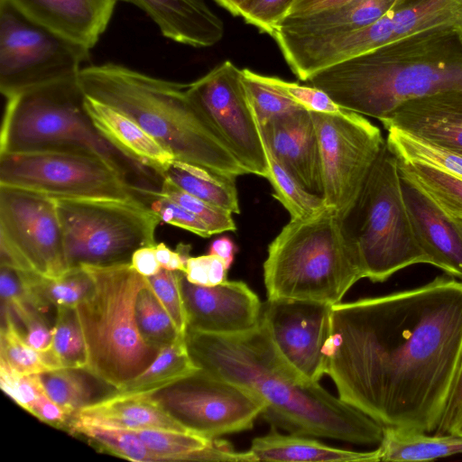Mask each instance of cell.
Segmentation results:
<instances>
[{
	"label": "cell",
	"mask_w": 462,
	"mask_h": 462,
	"mask_svg": "<svg viewBox=\"0 0 462 462\" xmlns=\"http://www.w3.org/2000/svg\"><path fill=\"white\" fill-rule=\"evenodd\" d=\"M462 351V281L331 306L325 374L338 397L383 428L430 433Z\"/></svg>",
	"instance_id": "6da1fadb"
},
{
	"label": "cell",
	"mask_w": 462,
	"mask_h": 462,
	"mask_svg": "<svg viewBox=\"0 0 462 462\" xmlns=\"http://www.w3.org/2000/svg\"><path fill=\"white\" fill-rule=\"evenodd\" d=\"M194 363L254 393L265 403L263 416L291 434L359 445L380 444L383 427L299 373L280 353L260 319L236 334L187 329Z\"/></svg>",
	"instance_id": "7a4b0ae2"
},
{
	"label": "cell",
	"mask_w": 462,
	"mask_h": 462,
	"mask_svg": "<svg viewBox=\"0 0 462 462\" xmlns=\"http://www.w3.org/2000/svg\"><path fill=\"white\" fill-rule=\"evenodd\" d=\"M307 81L340 107L382 121L408 101L462 90V30H424L323 69Z\"/></svg>",
	"instance_id": "3957f363"
},
{
	"label": "cell",
	"mask_w": 462,
	"mask_h": 462,
	"mask_svg": "<svg viewBox=\"0 0 462 462\" xmlns=\"http://www.w3.org/2000/svg\"><path fill=\"white\" fill-rule=\"evenodd\" d=\"M83 94L125 115L175 161L231 177L247 174L183 85L105 63L78 75Z\"/></svg>",
	"instance_id": "277c9868"
},
{
	"label": "cell",
	"mask_w": 462,
	"mask_h": 462,
	"mask_svg": "<svg viewBox=\"0 0 462 462\" xmlns=\"http://www.w3.org/2000/svg\"><path fill=\"white\" fill-rule=\"evenodd\" d=\"M363 278L356 248L329 207L307 218H291L270 243L263 263L267 300L333 306Z\"/></svg>",
	"instance_id": "5b68a950"
},
{
	"label": "cell",
	"mask_w": 462,
	"mask_h": 462,
	"mask_svg": "<svg viewBox=\"0 0 462 462\" xmlns=\"http://www.w3.org/2000/svg\"><path fill=\"white\" fill-rule=\"evenodd\" d=\"M80 266L93 281L92 291L76 307L88 353L86 370L117 391L160 351L143 340L136 323V300L146 277L130 262Z\"/></svg>",
	"instance_id": "8992f818"
},
{
	"label": "cell",
	"mask_w": 462,
	"mask_h": 462,
	"mask_svg": "<svg viewBox=\"0 0 462 462\" xmlns=\"http://www.w3.org/2000/svg\"><path fill=\"white\" fill-rule=\"evenodd\" d=\"M83 100L78 77L35 88L6 99L0 153L38 150L85 151L108 161L129 180L132 174L144 179L150 176L149 170L126 157L99 134L84 108Z\"/></svg>",
	"instance_id": "52a82bcc"
},
{
	"label": "cell",
	"mask_w": 462,
	"mask_h": 462,
	"mask_svg": "<svg viewBox=\"0 0 462 462\" xmlns=\"http://www.w3.org/2000/svg\"><path fill=\"white\" fill-rule=\"evenodd\" d=\"M358 254L364 278L383 282L413 264H431L414 233L397 158L386 142L349 212L341 217Z\"/></svg>",
	"instance_id": "ba28073f"
},
{
	"label": "cell",
	"mask_w": 462,
	"mask_h": 462,
	"mask_svg": "<svg viewBox=\"0 0 462 462\" xmlns=\"http://www.w3.org/2000/svg\"><path fill=\"white\" fill-rule=\"evenodd\" d=\"M52 199L70 268L131 262L135 250L156 244L161 218L141 199Z\"/></svg>",
	"instance_id": "9c48e42d"
},
{
	"label": "cell",
	"mask_w": 462,
	"mask_h": 462,
	"mask_svg": "<svg viewBox=\"0 0 462 462\" xmlns=\"http://www.w3.org/2000/svg\"><path fill=\"white\" fill-rule=\"evenodd\" d=\"M0 186L51 198L142 199L129 179L103 157L74 150L0 153Z\"/></svg>",
	"instance_id": "30bf717a"
},
{
	"label": "cell",
	"mask_w": 462,
	"mask_h": 462,
	"mask_svg": "<svg viewBox=\"0 0 462 462\" xmlns=\"http://www.w3.org/2000/svg\"><path fill=\"white\" fill-rule=\"evenodd\" d=\"M89 51L0 0V91L5 99L77 78Z\"/></svg>",
	"instance_id": "8fae6325"
},
{
	"label": "cell",
	"mask_w": 462,
	"mask_h": 462,
	"mask_svg": "<svg viewBox=\"0 0 462 462\" xmlns=\"http://www.w3.org/2000/svg\"><path fill=\"white\" fill-rule=\"evenodd\" d=\"M0 265L48 278L70 269L52 198L0 186Z\"/></svg>",
	"instance_id": "7c38bea8"
},
{
	"label": "cell",
	"mask_w": 462,
	"mask_h": 462,
	"mask_svg": "<svg viewBox=\"0 0 462 462\" xmlns=\"http://www.w3.org/2000/svg\"><path fill=\"white\" fill-rule=\"evenodd\" d=\"M151 395L188 431L210 439L251 430L265 410L254 393L201 368Z\"/></svg>",
	"instance_id": "4fadbf2b"
},
{
	"label": "cell",
	"mask_w": 462,
	"mask_h": 462,
	"mask_svg": "<svg viewBox=\"0 0 462 462\" xmlns=\"http://www.w3.org/2000/svg\"><path fill=\"white\" fill-rule=\"evenodd\" d=\"M319 139L323 199L344 217L355 205L385 140L365 116L311 112Z\"/></svg>",
	"instance_id": "5bb4252c"
},
{
	"label": "cell",
	"mask_w": 462,
	"mask_h": 462,
	"mask_svg": "<svg viewBox=\"0 0 462 462\" xmlns=\"http://www.w3.org/2000/svg\"><path fill=\"white\" fill-rule=\"evenodd\" d=\"M188 90L246 171L267 178L264 144L243 82L242 69L226 60L189 84Z\"/></svg>",
	"instance_id": "9a60e30c"
},
{
	"label": "cell",
	"mask_w": 462,
	"mask_h": 462,
	"mask_svg": "<svg viewBox=\"0 0 462 462\" xmlns=\"http://www.w3.org/2000/svg\"><path fill=\"white\" fill-rule=\"evenodd\" d=\"M331 306L292 300H267L261 320L282 356L305 378L325 374L324 346L329 335Z\"/></svg>",
	"instance_id": "2e32d148"
},
{
	"label": "cell",
	"mask_w": 462,
	"mask_h": 462,
	"mask_svg": "<svg viewBox=\"0 0 462 462\" xmlns=\"http://www.w3.org/2000/svg\"><path fill=\"white\" fill-rule=\"evenodd\" d=\"M180 289L189 329L236 334L250 330L260 322L263 305L244 282L225 281L215 286H202L189 282L181 273Z\"/></svg>",
	"instance_id": "e0dca14e"
},
{
	"label": "cell",
	"mask_w": 462,
	"mask_h": 462,
	"mask_svg": "<svg viewBox=\"0 0 462 462\" xmlns=\"http://www.w3.org/2000/svg\"><path fill=\"white\" fill-rule=\"evenodd\" d=\"M260 129L273 155L308 191L323 199L320 151L311 112L300 108L269 120Z\"/></svg>",
	"instance_id": "ac0fdd59"
},
{
	"label": "cell",
	"mask_w": 462,
	"mask_h": 462,
	"mask_svg": "<svg viewBox=\"0 0 462 462\" xmlns=\"http://www.w3.org/2000/svg\"><path fill=\"white\" fill-rule=\"evenodd\" d=\"M401 180L408 213L421 247L433 266L462 281V234L457 225L417 185L402 175Z\"/></svg>",
	"instance_id": "d6986e66"
},
{
	"label": "cell",
	"mask_w": 462,
	"mask_h": 462,
	"mask_svg": "<svg viewBox=\"0 0 462 462\" xmlns=\"http://www.w3.org/2000/svg\"><path fill=\"white\" fill-rule=\"evenodd\" d=\"M381 122L462 154V90L408 101Z\"/></svg>",
	"instance_id": "ffe728a7"
},
{
	"label": "cell",
	"mask_w": 462,
	"mask_h": 462,
	"mask_svg": "<svg viewBox=\"0 0 462 462\" xmlns=\"http://www.w3.org/2000/svg\"><path fill=\"white\" fill-rule=\"evenodd\" d=\"M32 20L91 50L106 30L117 0H9Z\"/></svg>",
	"instance_id": "44dd1931"
},
{
	"label": "cell",
	"mask_w": 462,
	"mask_h": 462,
	"mask_svg": "<svg viewBox=\"0 0 462 462\" xmlns=\"http://www.w3.org/2000/svg\"><path fill=\"white\" fill-rule=\"evenodd\" d=\"M143 10L162 34L193 47H210L224 36L222 20L204 0H117Z\"/></svg>",
	"instance_id": "7402d4cb"
},
{
	"label": "cell",
	"mask_w": 462,
	"mask_h": 462,
	"mask_svg": "<svg viewBox=\"0 0 462 462\" xmlns=\"http://www.w3.org/2000/svg\"><path fill=\"white\" fill-rule=\"evenodd\" d=\"M83 105L103 137L126 157L162 178L174 161L170 152L134 121L113 107L85 95Z\"/></svg>",
	"instance_id": "603a6c76"
},
{
	"label": "cell",
	"mask_w": 462,
	"mask_h": 462,
	"mask_svg": "<svg viewBox=\"0 0 462 462\" xmlns=\"http://www.w3.org/2000/svg\"><path fill=\"white\" fill-rule=\"evenodd\" d=\"M72 420L124 430L159 429L189 432L151 393L115 392L83 407Z\"/></svg>",
	"instance_id": "cb8c5ba5"
},
{
	"label": "cell",
	"mask_w": 462,
	"mask_h": 462,
	"mask_svg": "<svg viewBox=\"0 0 462 462\" xmlns=\"http://www.w3.org/2000/svg\"><path fill=\"white\" fill-rule=\"evenodd\" d=\"M248 454L252 461L377 462L380 450L355 451L328 446L309 436L283 435L275 430L253 439Z\"/></svg>",
	"instance_id": "d4e9b609"
},
{
	"label": "cell",
	"mask_w": 462,
	"mask_h": 462,
	"mask_svg": "<svg viewBox=\"0 0 462 462\" xmlns=\"http://www.w3.org/2000/svg\"><path fill=\"white\" fill-rule=\"evenodd\" d=\"M397 1L351 0L314 14L285 17L275 30L305 36H326L354 31L381 19Z\"/></svg>",
	"instance_id": "484cf974"
},
{
	"label": "cell",
	"mask_w": 462,
	"mask_h": 462,
	"mask_svg": "<svg viewBox=\"0 0 462 462\" xmlns=\"http://www.w3.org/2000/svg\"><path fill=\"white\" fill-rule=\"evenodd\" d=\"M380 461H430L462 453V436L383 428Z\"/></svg>",
	"instance_id": "4316f807"
},
{
	"label": "cell",
	"mask_w": 462,
	"mask_h": 462,
	"mask_svg": "<svg viewBox=\"0 0 462 462\" xmlns=\"http://www.w3.org/2000/svg\"><path fill=\"white\" fill-rule=\"evenodd\" d=\"M18 273L28 301L42 313L51 306L77 307L93 288L90 275L81 266L71 267L57 278L44 277L34 272Z\"/></svg>",
	"instance_id": "83f0119b"
},
{
	"label": "cell",
	"mask_w": 462,
	"mask_h": 462,
	"mask_svg": "<svg viewBox=\"0 0 462 462\" xmlns=\"http://www.w3.org/2000/svg\"><path fill=\"white\" fill-rule=\"evenodd\" d=\"M199 367L192 360L183 336L162 347L149 366L116 392L151 393L168 386Z\"/></svg>",
	"instance_id": "f1b7e54d"
},
{
	"label": "cell",
	"mask_w": 462,
	"mask_h": 462,
	"mask_svg": "<svg viewBox=\"0 0 462 462\" xmlns=\"http://www.w3.org/2000/svg\"><path fill=\"white\" fill-rule=\"evenodd\" d=\"M164 176L187 192L208 203L232 214L240 213L236 179L234 178L175 160L162 178Z\"/></svg>",
	"instance_id": "f546056e"
},
{
	"label": "cell",
	"mask_w": 462,
	"mask_h": 462,
	"mask_svg": "<svg viewBox=\"0 0 462 462\" xmlns=\"http://www.w3.org/2000/svg\"><path fill=\"white\" fill-rule=\"evenodd\" d=\"M0 365L23 374H41L62 368L53 349L42 352L30 346L11 312L1 308Z\"/></svg>",
	"instance_id": "4dcf8cb0"
},
{
	"label": "cell",
	"mask_w": 462,
	"mask_h": 462,
	"mask_svg": "<svg viewBox=\"0 0 462 462\" xmlns=\"http://www.w3.org/2000/svg\"><path fill=\"white\" fill-rule=\"evenodd\" d=\"M386 144L398 161L420 163L462 179V154L397 128H387Z\"/></svg>",
	"instance_id": "1f68e13d"
},
{
	"label": "cell",
	"mask_w": 462,
	"mask_h": 462,
	"mask_svg": "<svg viewBox=\"0 0 462 462\" xmlns=\"http://www.w3.org/2000/svg\"><path fill=\"white\" fill-rule=\"evenodd\" d=\"M398 165L400 174L422 189L448 216L462 219V179L424 164L398 161Z\"/></svg>",
	"instance_id": "d6a6232c"
},
{
	"label": "cell",
	"mask_w": 462,
	"mask_h": 462,
	"mask_svg": "<svg viewBox=\"0 0 462 462\" xmlns=\"http://www.w3.org/2000/svg\"><path fill=\"white\" fill-rule=\"evenodd\" d=\"M264 149L268 163L266 179L273 188V196L288 210L291 218H307L322 211L327 207L325 200L308 191L265 145Z\"/></svg>",
	"instance_id": "836d02e7"
},
{
	"label": "cell",
	"mask_w": 462,
	"mask_h": 462,
	"mask_svg": "<svg viewBox=\"0 0 462 462\" xmlns=\"http://www.w3.org/2000/svg\"><path fill=\"white\" fill-rule=\"evenodd\" d=\"M69 429L116 457L135 462L162 461L158 455L151 451L129 430L99 426L77 420H71Z\"/></svg>",
	"instance_id": "e575fe53"
},
{
	"label": "cell",
	"mask_w": 462,
	"mask_h": 462,
	"mask_svg": "<svg viewBox=\"0 0 462 462\" xmlns=\"http://www.w3.org/2000/svg\"><path fill=\"white\" fill-rule=\"evenodd\" d=\"M82 369L60 368L40 374L48 396L73 418L83 407L97 402L96 390Z\"/></svg>",
	"instance_id": "d590c367"
},
{
	"label": "cell",
	"mask_w": 462,
	"mask_h": 462,
	"mask_svg": "<svg viewBox=\"0 0 462 462\" xmlns=\"http://www.w3.org/2000/svg\"><path fill=\"white\" fill-rule=\"evenodd\" d=\"M52 339L53 351L62 368L86 370L88 353L76 307L56 308Z\"/></svg>",
	"instance_id": "8d00e7d4"
},
{
	"label": "cell",
	"mask_w": 462,
	"mask_h": 462,
	"mask_svg": "<svg viewBox=\"0 0 462 462\" xmlns=\"http://www.w3.org/2000/svg\"><path fill=\"white\" fill-rule=\"evenodd\" d=\"M135 318L139 332L143 340L159 350L172 343L178 336H180L178 334L170 315L152 291L148 282L138 294Z\"/></svg>",
	"instance_id": "74e56055"
},
{
	"label": "cell",
	"mask_w": 462,
	"mask_h": 462,
	"mask_svg": "<svg viewBox=\"0 0 462 462\" xmlns=\"http://www.w3.org/2000/svg\"><path fill=\"white\" fill-rule=\"evenodd\" d=\"M162 461H192L194 453L208 447L212 439L180 430L139 429L129 430Z\"/></svg>",
	"instance_id": "f35d334b"
},
{
	"label": "cell",
	"mask_w": 462,
	"mask_h": 462,
	"mask_svg": "<svg viewBox=\"0 0 462 462\" xmlns=\"http://www.w3.org/2000/svg\"><path fill=\"white\" fill-rule=\"evenodd\" d=\"M242 76L248 99L259 125H263L274 117L302 108L272 84L267 76L248 69H242Z\"/></svg>",
	"instance_id": "ab89813d"
},
{
	"label": "cell",
	"mask_w": 462,
	"mask_h": 462,
	"mask_svg": "<svg viewBox=\"0 0 462 462\" xmlns=\"http://www.w3.org/2000/svg\"><path fill=\"white\" fill-rule=\"evenodd\" d=\"M157 191L199 217L213 235L236 229L231 212L187 192L168 177L162 178Z\"/></svg>",
	"instance_id": "60d3db41"
},
{
	"label": "cell",
	"mask_w": 462,
	"mask_h": 462,
	"mask_svg": "<svg viewBox=\"0 0 462 462\" xmlns=\"http://www.w3.org/2000/svg\"><path fill=\"white\" fill-rule=\"evenodd\" d=\"M181 273L162 268L156 274L146 279L156 298L170 315L178 334L185 337L188 319L180 289Z\"/></svg>",
	"instance_id": "b9f144b4"
},
{
	"label": "cell",
	"mask_w": 462,
	"mask_h": 462,
	"mask_svg": "<svg viewBox=\"0 0 462 462\" xmlns=\"http://www.w3.org/2000/svg\"><path fill=\"white\" fill-rule=\"evenodd\" d=\"M139 195L161 218V220L188 230L201 237H210L213 234L208 226L195 214L175 201L161 196L152 189H140Z\"/></svg>",
	"instance_id": "7bdbcfd3"
},
{
	"label": "cell",
	"mask_w": 462,
	"mask_h": 462,
	"mask_svg": "<svg viewBox=\"0 0 462 462\" xmlns=\"http://www.w3.org/2000/svg\"><path fill=\"white\" fill-rule=\"evenodd\" d=\"M0 386L16 404L32 413V408L45 393L40 374H23L0 365Z\"/></svg>",
	"instance_id": "ee69618b"
},
{
	"label": "cell",
	"mask_w": 462,
	"mask_h": 462,
	"mask_svg": "<svg viewBox=\"0 0 462 462\" xmlns=\"http://www.w3.org/2000/svg\"><path fill=\"white\" fill-rule=\"evenodd\" d=\"M268 80L302 108L314 113L337 114L344 110L325 91L267 76Z\"/></svg>",
	"instance_id": "f6af8a7d"
},
{
	"label": "cell",
	"mask_w": 462,
	"mask_h": 462,
	"mask_svg": "<svg viewBox=\"0 0 462 462\" xmlns=\"http://www.w3.org/2000/svg\"><path fill=\"white\" fill-rule=\"evenodd\" d=\"M293 0H247L240 8L239 16L262 32L271 36L287 15Z\"/></svg>",
	"instance_id": "bcb514c9"
},
{
	"label": "cell",
	"mask_w": 462,
	"mask_h": 462,
	"mask_svg": "<svg viewBox=\"0 0 462 462\" xmlns=\"http://www.w3.org/2000/svg\"><path fill=\"white\" fill-rule=\"evenodd\" d=\"M228 267L215 254L189 256L184 272L186 279L194 284L215 286L226 281Z\"/></svg>",
	"instance_id": "7dc6e473"
},
{
	"label": "cell",
	"mask_w": 462,
	"mask_h": 462,
	"mask_svg": "<svg viewBox=\"0 0 462 462\" xmlns=\"http://www.w3.org/2000/svg\"><path fill=\"white\" fill-rule=\"evenodd\" d=\"M16 326L23 327L22 334L24 341L32 347L42 352L52 350V328H49L43 313L30 308L14 319Z\"/></svg>",
	"instance_id": "c3c4849f"
},
{
	"label": "cell",
	"mask_w": 462,
	"mask_h": 462,
	"mask_svg": "<svg viewBox=\"0 0 462 462\" xmlns=\"http://www.w3.org/2000/svg\"><path fill=\"white\" fill-rule=\"evenodd\" d=\"M462 409V351L451 383L447 403L435 434H448Z\"/></svg>",
	"instance_id": "681fc988"
},
{
	"label": "cell",
	"mask_w": 462,
	"mask_h": 462,
	"mask_svg": "<svg viewBox=\"0 0 462 462\" xmlns=\"http://www.w3.org/2000/svg\"><path fill=\"white\" fill-rule=\"evenodd\" d=\"M40 420L57 428L69 426L73 417L61 406L53 402L48 394L42 393L37 399L32 413Z\"/></svg>",
	"instance_id": "f907efd6"
},
{
	"label": "cell",
	"mask_w": 462,
	"mask_h": 462,
	"mask_svg": "<svg viewBox=\"0 0 462 462\" xmlns=\"http://www.w3.org/2000/svg\"><path fill=\"white\" fill-rule=\"evenodd\" d=\"M154 245L138 248L134 252L131 258L132 267L144 277L152 276L162 269L156 258Z\"/></svg>",
	"instance_id": "816d5d0a"
},
{
	"label": "cell",
	"mask_w": 462,
	"mask_h": 462,
	"mask_svg": "<svg viewBox=\"0 0 462 462\" xmlns=\"http://www.w3.org/2000/svg\"><path fill=\"white\" fill-rule=\"evenodd\" d=\"M349 1L351 0H293L292 5L285 17L314 14L344 5Z\"/></svg>",
	"instance_id": "f5cc1de1"
},
{
	"label": "cell",
	"mask_w": 462,
	"mask_h": 462,
	"mask_svg": "<svg viewBox=\"0 0 462 462\" xmlns=\"http://www.w3.org/2000/svg\"><path fill=\"white\" fill-rule=\"evenodd\" d=\"M221 258L228 268L234 262L236 254V245L234 242L226 236L219 237L213 241L209 247V253Z\"/></svg>",
	"instance_id": "db71d44e"
},
{
	"label": "cell",
	"mask_w": 462,
	"mask_h": 462,
	"mask_svg": "<svg viewBox=\"0 0 462 462\" xmlns=\"http://www.w3.org/2000/svg\"><path fill=\"white\" fill-rule=\"evenodd\" d=\"M156 258L162 268L168 269L174 251L171 250L164 243L154 245Z\"/></svg>",
	"instance_id": "11a10c76"
},
{
	"label": "cell",
	"mask_w": 462,
	"mask_h": 462,
	"mask_svg": "<svg viewBox=\"0 0 462 462\" xmlns=\"http://www.w3.org/2000/svg\"><path fill=\"white\" fill-rule=\"evenodd\" d=\"M218 5L228 10L233 15L239 16L241 6L247 0H215Z\"/></svg>",
	"instance_id": "9f6ffc18"
},
{
	"label": "cell",
	"mask_w": 462,
	"mask_h": 462,
	"mask_svg": "<svg viewBox=\"0 0 462 462\" xmlns=\"http://www.w3.org/2000/svg\"><path fill=\"white\" fill-rule=\"evenodd\" d=\"M424 0H398L393 8H406L417 5Z\"/></svg>",
	"instance_id": "6f0895ef"
},
{
	"label": "cell",
	"mask_w": 462,
	"mask_h": 462,
	"mask_svg": "<svg viewBox=\"0 0 462 462\" xmlns=\"http://www.w3.org/2000/svg\"><path fill=\"white\" fill-rule=\"evenodd\" d=\"M449 433L462 436V409L457 418L454 427Z\"/></svg>",
	"instance_id": "680465c9"
},
{
	"label": "cell",
	"mask_w": 462,
	"mask_h": 462,
	"mask_svg": "<svg viewBox=\"0 0 462 462\" xmlns=\"http://www.w3.org/2000/svg\"><path fill=\"white\" fill-rule=\"evenodd\" d=\"M452 219H454V218H452ZM454 221L457 225V226L462 234V219H454Z\"/></svg>",
	"instance_id": "91938a15"
}]
</instances>
